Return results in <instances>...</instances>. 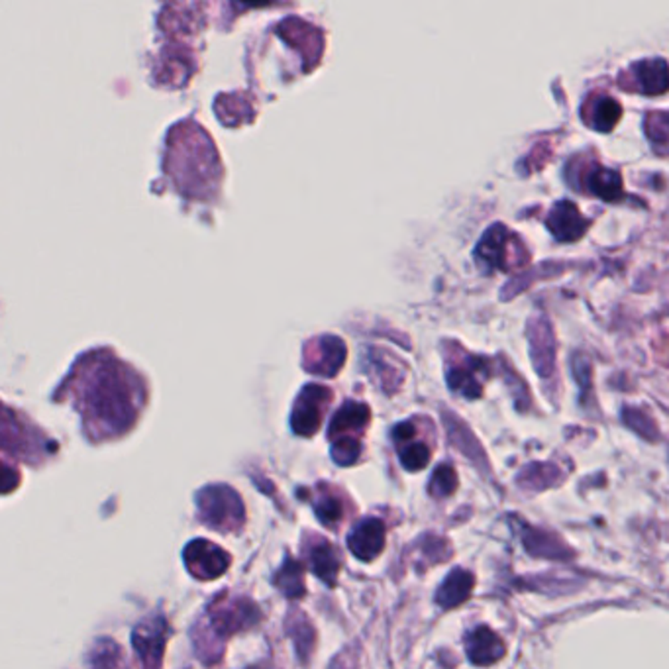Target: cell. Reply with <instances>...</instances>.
Masks as SVG:
<instances>
[{
    "mask_svg": "<svg viewBox=\"0 0 669 669\" xmlns=\"http://www.w3.org/2000/svg\"><path fill=\"white\" fill-rule=\"evenodd\" d=\"M83 412L87 430L94 424L97 438L132 427L142 405V381L130 365L112 361H83Z\"/></svg>",
    "mask_w": 669,
    "mask_h": 669,
    "instance_id": "6da1fadb",
    "label": "cell"
},
{
    "mask_svg": "<svg viewBox=\"0 0 669 669\" xmlns=\"http://www.w3.org/2000/svg\"><path fill=\"white\" fill-rule=\"evenodd\" d=\"M198 511L200 518L207 524L218 530L238 528L243 523V506L240 497L233 493L230 487L216 485L200 491L198 495Z\"/></svg>",
    "mask_w": 669,
    "mask_h": 669,
    "instance_id": "7a4b0ae2",
    "label": "cell"
},
{
    "mask_svg": "<svg viewBox=\"0 0 669 669\" xmlns=\"http://www.w3.org/2000/svg\"><path fill=\"white\" fill-rule=\"evenodd\" d=\"M330 391L321 385L304 387L301 397L296 399V405L291 417L293 430L301 436H312L321 428L328 402H330Z\"/></svg>",
    "mask_w": 669,
    "mask_h": 669,
    "instance_id": "3957f363",
    "label": "cell"
},
{
    "mask_svg": "<svg viewBox=\"0 0 669 669\" xmlns=\"http://www.w3.org/2000/svg\"><path fill=\"white\" fill-rule=\"evenodd\" d=\"M185 564L198 579H215L230 566V558L222 548L207 540H195L185 550Z\"/></svg>",
    "mask_w": 669,
    "mask_h": 669,
    "instance_id": "277c9868",
    "label": "cell"
},
{
    "mask_svg": "<svg viewBox=\"0 0 669 669\" xmlns=\"http://www.w3.org/2000/svg\"><path fill=\"white\" fill-rule=\"evenodd\" d=\"M348 546L359 559L377 558L385 548V526L379 518H365L354 526L348 536Z\"/></svg>",
    "mask_w": 669,
    "mask_h": 669,
    "instance_id": "5b68a950",
    "label": "cell"
},
{
    "mask_svg": "<svg viewBox=\"0 0 669 669\" xmlns=\"http://www.w3.org/2000/svg\"><path fill=\"white\" fill-rule=\"evenodd\" d=\"M513 238L508 230L497 224L485 232L483 240L475 250V258L485 269H508V251H511Z\"/></svg>",
    "mask_w": 669,
    "mask_h": 669,
    "instance_id": "8992f818",
    "label": "cell"
},
{
    "mask_svg": "<svg viewBox=\"0 0 669 669\" xmlns=\"http://www.w3.org/2000/svg\"><path fill=\"white\" fill-rule=\"evenodd\" d=\"M414 436H417V428H414L412 422H402L392 430V440L397 444L399 458L402 467L409 471L424 470L430 462V448L424 442L414 440Z\"/></svg>",
    "mask_w": 669,
    "mask_h": 669,
    "instance_id": "52a82bcc",
    "label": "cell"
},
{
    "mask_svg": "<svg viewBox=\"0 0 669 669\" xmlns=\"http://www.w3.org/2000/svg\"><path fill=\"white\" fill-rule=\"evenodd\" d=\"M165 642V624L162 621L142 622L134 632V647L145 669H157L162 662Z\"/></svg>",
    "mask_w": 669,
    "mask_h": 669,
    "instance_id": "ba28073f",
    "label": "cell"
},
{
    "mask_svg": "<svg viewBox=\"0 0 669 669\" xmlns=\"http://www.w3.org/2000/svg\"><path fill=\"white\" fill-rule=\"evenodd\" d=\"M34 448L36 445L31 442V434L28 432V428L20 427L16 414L6 407L0 409V450L31 460L30 452Z\"/></svg>",
    "mask_w": 669,
    "mask_h": 669,
    "instance_id": "9c48e42d",
    "label": "cell"
},
{
    "mask_svg": "<svg viewBox=\"0 0 669 669\" xmlns=\"http://www.w3.org/2000/svg\"><path fill=\"white\" fill-rule=\"evenodd\" d=\"M212 617H215V629L220 634H232L242 629H248L250 624L258 621L260 612L248 601H233L222 604L218 609H212Z\"/></svg>",
    "mask_w": 669,
    "mask_h": 669,
    "instance_id": "30bf717a",
    "label": "cell"
},
{
    "mask_svg": "<svg viewBox=\"0 0 669 669\" xmlns=\"http://www.w3.org/2000/svg\"><path fill=\"white\" fill-rule=\"evenodd\" d=\"M465 646L470 660L480 665H491L505 656L503 640L491 629H487V626H480V629L467 636Z\"/></svg>",
    "mask_w": 669,
    "mask_h": 669,
    "instance_id": "8fae6325",
    "label": "cell"
},
{
    "mask_svg": "<svg viewBox=\"0 0 669 669\" xmlns=\"http://www.w3.org/2000/svg\"><path fill=\"white\" fill-rule=\"evenodd\" d=\"M369 422V409L361 402H346L332 418L328 436L332 442L338 440H356L354 434L361 432Z\"/></svg>",
    "mask_w": 669,
    "mask_h": 669,
    "instance_id": "7c38bea8",
    "label": "cell"
},
{
    "mask_svg": "<svg viewBox=\"0 0 669 669\" xmlns=\"http://www.w3.org/2000/svg\"><path fill=\"white\" fill-rule=\"evenodd\" d=\"M548 228L559 242H573L581 238V233L585 232L587 220L579 215L576 205L564 200L550 212Z\"/></svg>",
    "mask_w": 669,
    "mask_h": 669,
    "instance_id": "4fadbf2b",
    "label": "cell"
},
{
    "mask_svg": "<svg viewBox=\"0 0 669 669\" xmlns=\"http://www.w3.org/2000/svg\"><path fill=\"white\" fill-rule=\"evenodd\" d=\"M471 589H473L471 573L463 571V569H455L440 585V591L436 593V603L444 609H453L470 597Z\"/></svg>",
    "mask_w": 669,
    "mask_h": 669,
    "instance_id": "5bb4252c",
    "label": "cell"
},
{
    "mask_svg": "<svg viewBox=\"0 0 669 669\" xmlns=\"http://www.w3.org/2000/svg\"><path fill=\"white\" fill-rule=\"evenodd\" d=\"M638 89L644 94H664L667 91V67L664 59L642 61L634 67Z\"/></svg>",
    "mask_w": 669,
    "mask_h": 669,
    "instance_id": "9a60e30c",
    "label": "cell"
},
{
    "mask_svg": "<svg viewBox=\"0 0 669 669\" xmlns=\"http://www.w3.org/2000/svg\"><path fill=\"white\" fill-rule=\"evenodd\" d=\"M309 561L316 577L326 581L328 585H334L336 573L339 569V558L336 554V550L328 544L326 540H318V544L311 548Z\"/></svg>",
    "mask_w": 669,
    "mask_h": 669,
    "instance_id": "2e32d148",
    "label": "cell"
},
{
    "mask_svg": "<svg viewBox=\"0 0 669 669\" xmlns=\"http://www.w3.org/2000/svg\"><path fill=\"white\" fill-rule=\"evenodd\" d=\"M589 193L603 200H617L622 195V179L617 172L594 165L587 173Z\"/></svg>",
    "mask_w": 669,
    "mask_h": 669,
    "instance_id": "e0dca14e",
    "label": "cell"
},
{
    "mask_svg": "<svg viewBox=\"0 0 669 669\" xmlns=\"http://www.w3.org/2000/svg\"><path fill=\"white\" fill-rule=\"evenodd\" d=\"M318 359H321V365L314 369V374H324V375H334L336 371L342 367V361L346 357V348L342 339H338L334 336H326L318 339Z\"/></svg>",
    "mask_w": 669,
    "mask_h": 669,
    "instance_id": "ac0fdd59",
    "label": "cell"
},
{
    "mask_svg": "<svg viewBox=\"0 0 669 669\" xmlns=\"http://www.w3.org/2000/svg\"><path fill=\"white\" fill-rule=\"evenodd\" d=\"M275 585L281 589L283 594L291 599H299L304 594V569L295 559H286L285 566L275 576Z\"/></svg>",
    "mask_w": 669,
    "mask_h": 669,
    "instance_id": "d6986e66",
    "label": "cell"
},
{
    "mask_svg": "<svg viewBox=\"0 0 669 669\" xmlns=\"http://www.w3.org/2000/svg\"><path fill=\"white\" fill-rule=\"evenodd\" d=\"M621 104L611 99V97H603V99H597L593 102V112H591V119H589V124L593 126L594 130L599 132H607V130H612L614 126H617V122L621 120Z\"/></svg>",
    "mask_w": 669,
    "mask_h": 669,
    "instance_id": "ffe728a7",
    "label": "cell"
},
{
    "mask_svg": "<svg viewBox=\"0 0 669 669\" xmlns=\"http://www.w3.org/2000/svg\"><path fill=\"white\" fill-rule=\"evenodd\" d=\"M92 669H124L122 650L114 642L101 640L92 652Z\"/></svg>",
    "mask_w": 669,
    "mask_h": 669,
    "instance_id": "44dd1931",
    "label": "cell"
},
{
    "mask_svg": "<svg viewBox=\"0 0 669 669\" xmlns=\"http://www.w3.org/2000/svg\"><path fill=\"white\" fill-rule=\"evenodd\" d=\"M455 489H458V475H455V470L452 465H440L438 470L434 471L430 481L432 497H448Z\"/></svg>",
    "mask_w": 669,
    "mask_h": 669,
    "instance_id": "7402d4cb",
    "label": "cell"
},
{
    "mask_svg": "<svg viewBox=\"0 0 669 669\" xmlns=\"http://www.w3.org/2000/svg\"><path fill=\"white\" fill-rule=\"evenodd\" d=\"M314 513L322 524L334 528L344 516V508L336 495H321V501L314 505Z\"/></svg>",
    "mask_w": 669,
    "mask_h": 669,
    "instance_id": "603a6c76",
    "label": "cell"
},
{
    "mask_svg": "<svg viewBox=\"0 0 669 669\" xmlns=\"http://www.w3.org/2000/svg\"><path fill=\"white\" fill-rule=\"evenodd\" d=\"M536 541H538L540 548H536L534 554H538V556H551V558L561 556L558 540H548V534L536 533V530L528 528V533L524 536V544H536Z\"/></svg>",
    "mask_w": 669,
    "mask_h": 669,
    "instance_id": "cb8c5ba5",
    "label": "cell"
},
{
    "mask_svg": "<svg viewBox=\"0 0 669 669\" xmlns=\"http://www.w3.org/2000/svg\"><path fill=\"white\" fill-rule=\"evenodd\" d=\"M18 485V473L10 465L0 463V493H10L16 489Z\"/></svg>",
    "mask_w": 669,
    "mask_h": 669,
    "instance_id": "d4e9b609",
    "label": "cell"
}]
</instances>
